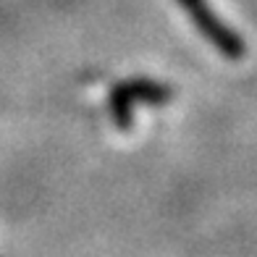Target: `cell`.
<instances>
[{
	"label": "cell",
	"mask_w": 257,
	"mask_h": 257,
	"mask_svg": "<svg viewBox=\"0 0 257 257\" xmlns=\"http://www.w3.org/2000/svg\"><path fill=\"white\" fill-rule=\"evenodd\" d=\"M179 6L184 8V14L192 19L194 29L200 32L223 58H228V61H241V58L247 55V42H244V37L236 29H231L226 21L210 8L207 0H179Z\"/></svg>",
	"instance_id": "6da1fadb"
},
{
	"label": "cell",
	"mask_w": 257,
	"mask_h": 257,
	"mask_svg": "<svg viewBox=\"0 0 257 257\" xmlns=\"http://www.w3.org/2000/svg\"><path fill=\"white\" fill-rule=\"evenodd\" d=\"M118 84L123 87V92L137 102H145V105H153V108H160V105H168L173 100V87L163 84L158 79H147V76H132V79H121Z\"/></svg>",
	"instance_id": "7a4b0ae2"
},
{
	"label": "cell",
	"mask_w": 257,
	"mask_h": 257,
	"mask_svg": "<svg viewBox=\"0 0 257 257\" xmlns=\"http://www.w3.org/2000/svg\"><path fill=\"white\" fill-rule=\"evenodd\" d=\"M108 113L110 121L115 123L118 132H132L134 128V100L123 92V87L115 81V84L108 89Z\"/></svg>",
	"instance_id": "3957f363"
}]
</instances>
